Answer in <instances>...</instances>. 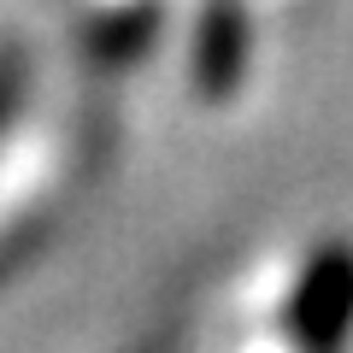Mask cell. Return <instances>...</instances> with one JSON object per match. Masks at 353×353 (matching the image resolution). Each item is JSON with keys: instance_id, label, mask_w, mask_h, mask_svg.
Segmentation results:
<instances>
[{"instance_id": "7a4b0ae2", "label": "cell", "mask_w": 353, "mask_h": 353, "mask_svg": "<svg viewBox=\"0 0 353 353\" xmlns=\"http://www.w3.org/2000/svg\"><path fill=\"white\" fill-rule=\"evenodd\" d=\"M241 65V18H230L218 6L206 18V36H201V71H206V88H224Z\"/></svg>"}, {"instance_id": "6da1fadb", "label": "cell", "mask_w": 353, "mask_h": 353, "mask_svg": "<svg viewBox=\"0 0 353 353\" xmlns=\"http://www.w3.org/2000/svg\"><path fill=\"white\" fill-rule=\"evenodd\" d=\"M353 324V253H318V265L306 271L301 294H294V330L306 347H336L341 330Z\"/></svg>"}, {"instance_id": "3957f363", "label": "cell", "mask_w": 353, "mask_h": 353, "mask_svg": "<svg viewBox=\"0 0 353 353\" xmlns=\"http://www.w3.org/2000/svg\"><path fill=\"white\" fill-rule=\"evenodd\" d=\"M12 94H18V71H12V65H0V124H6V106H12Z\"/></svg>"}]
</instances>
